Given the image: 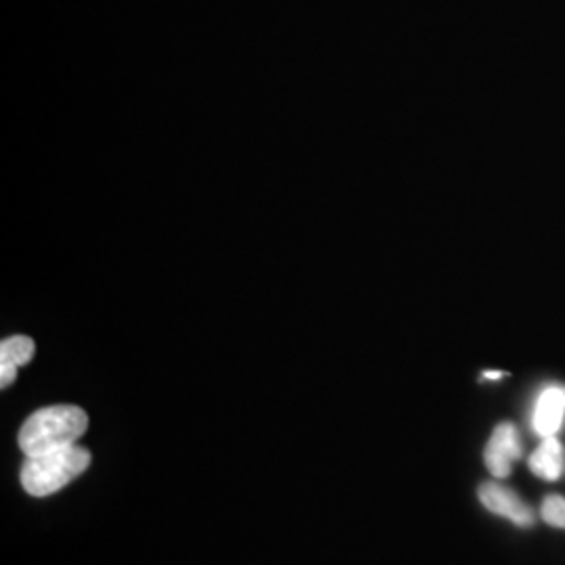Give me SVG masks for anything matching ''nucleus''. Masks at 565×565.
I'll return each instance as SVG.
<instances>
[{
  "label": "nucleus",
  "instance_id": "nucleus-1",
  "mask_svg": "<svg viewBox=\"0 0 565 565\" xmlns=\"http://www.w3.org/2000/svg\"><path fill=\"white\" fill-rule=\"evenodd\" d=\"M88 428V414L69 405L48 407L32 414L22 425L20 448L25 457L74 446Z\"/></svg>",
  "mask_w": 565,
  "mask_h": 565
},
{
  "label": "nucleus",
  "instance_id": "nucleus-2",
  "mask_svg": "<svg viewBox=\"0 0 565 565\" xmlns=\"http://www.w3.org/2000/svg\"><path fill=\"white\" fill-rule=\"evenodd\" d=\"M90 465L87 448L74 444L36 457H25L22 467L23 490L32 497H48L66 488L71 479L85 474Z\"/></svg>",
  "mask_w": 565,
  "mask_h": 565
},
{
  "label": "nucleus",
  "instance_id": "nucleus-3",
  "mask_svg": "<svg viewBox=\"0 0 565 565\" xmlns=\"http://www.w3.org/2000/svg\"><path fill=\"white\" fill-rule=\"evenodd\" d=\"M522 437L518 428L513 423H500L486 444L484 463L492 478H509L513 472V463L522 457Z\"/></svg>",
  "mask_w": 565,
  "mask_h": 565
},
{
  "label": "nucleus",
  "instance_id": "nucleus-4",
  "mask_svg": "<svg viewBox=\"0 0 565 565\" xmlns=\"http://www.w3.org/2000/svg\"><path fill=\"white\" fill-rule=\"evenodd\" d=\"M478 497L481 505L520 528H530L536 522L534 509L511 488H507L500 481H484L478 488Z\"/></svg>",
  "mask_w": 565,
  "mask_h": 565
},
{
  "label": "nucleus",
  "instance_id": "nucleus-5",
  "mask_svg": "<svg viewBox=\"0 0 565 565\" xmlns=\"http://www.w3.org/2000/svg\"><path fill=\"white\" fill-rule=\"evenodd\" d=\"M565 419V388L562 386H549L541 391L534 414H532V425L534 432L541 437L557 435L562 430Z\"/></svg>",
  "mask_w": 565,
  "mask_h": 565
},
{
  "label": "nucleus",
  "instance_id": "nucleus-6",
  "mask_svg": "<svg viewBox=\"0 0 565 565\" xmlns=\"http://www.w3.org/2000/svg\"><path fill=\"white\" fill-rule=\"evenodd\" d=\"M528 467L536 478L546 479V481H557L564 476V446L557 440V435L543 437L541 446L532 453V457L528 461Z\"/></svg>",
  "mask_w": 565,
  "mask_h": 565
},
{
  "label": "nucleus",
  "instance_id": "nucleus-7",
  "mask_svg": "<svg viewBox=\"0 0 565 565\" xmlns=\"http://www.w3.org/2000/svg\"><path fill=\"white\" fill-rule=\"evenodd\" d=\"M34 356V342L25 335H13L0 346V386L9 388L15 381L18 369Z\"/></svg>",
  "mask_w": 565,
  "mask_h": 565
},
{
  "label": "nucleus",
  "instance_id": "nucleus-8",
  "mask_svg": "<svg viewBox=\"0 0 565 565\" xmlns=\"http://www.w3.org/2000/svg\"><path fill=\"white\" fill-rule=\"evenodd\" d=\"M541 518L546 525L565 530V497L549 495L541 505Z\"/></svg>",
  "mask_w": 565,
  "mask_h": 565
},
{
  "label": "nucleus",
  "instance_id": "nucleus-9",
  "mask_svg": "<svg viewBox=\"0 0 565 565\" xmlns=\"http://www.w3.org/2000/svg\"><path fill=\"white\" fill-rule=\"evenodd\" d=\"M505 373H500V370H486L484 373V379H500Z\"/></svg>",
  "mask_w": 565,
  "mask_h": 565
}]
</instances>
